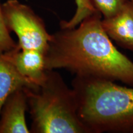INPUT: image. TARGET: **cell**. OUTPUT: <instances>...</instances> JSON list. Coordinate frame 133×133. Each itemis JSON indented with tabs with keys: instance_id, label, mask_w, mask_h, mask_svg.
<instances>
[{
	"instance_id": "cell-1",
	"label": "cell",
	"mask_w": 133,
	"mask_h": 133,
	"mask_svg": "<svg viewBox=\"0 0 133 133\" xmlns=\"http://www.w3.org/2000/svg\"><path fill=\"white\" fill-rule=\"evenodd\" d=\"M99 12L76 27L52 35L44 53L46 70L64 69L75 76L120 81L133 86V62L114 45Z\"/></svg>"
},
{
	"instance_id": "cell-2",
	"label": "cell",
	"mask_w": 133,
	"mask_h": 133,
	"mask_svg": "<svg viewBox=\"0 0 133 133\" xmlns=\"http://www.w3.org/2000/svg\"><path fill=\"white\" fill-rule=\"evenodd\" d=\"M71 85L79 118L91 133H133V86L80 76Z\"/></svg>"
},
{
	"instance_id": "cell-3",
	"label": "cell",
	"mask_w": 133,
	"mask_h": 133,
	"mask_svg": "<svg viewBox=\"0 0 133 133\" xmlns=\"http://www.w3.org/2000/svg\"><path fill=\"white\" fill-rule=\"evenodd\" d=\"M54 70L39 85L25 88L33 133H91L79 118L75 93Z\"/></svg>"
},
{
	"instance_id": "cell-4",
	"label": "cell",
	"mask_w": 133,
	"mask_h": 133,
	"mask_svg": "<svg viewBox=\"0 0 133 133\" xmlns=\"http://www.w3.org/2000/svg\"><path fill=\"white\" fill-rule=\"evenodd\" d=\"M1 6L8 30L17 36L18 47L44 54L52 35L48 32L43 20L30 6L18 0H8Z\"/></svg>"
},
{
	"instance_id": "cell-5",
	"label": "cell",
	"mask_w": 133,
	"mask_h": 133,
	"mask_svg": "<svg viewBox=\"0 0 133 133\" xmlns=\"http://www.w3.org/2000/svg\"><path fill=\"white\" fill-rule=\"evenodd\" d=\"M25 88L11 93L6 99L0 112V133H29L25 112L28 100Z\"/></svg>"
},
{
	"instance_id": "cell-6",
	"label": "cell",
	"mask_w": 133,
	"mask_h": 133,
	"mask_svg": "<svg viewBox=\"0 0 133 133\" xmlns=\"http://www.w3.org/2000/svg\"><path fill=\"white\" fill-rule=\"evenodd\" d=\"M22 76L33 85H39L46 76L44 54L33 49H21L17 46L3 53Z\"/></svg>"
},
{
	"instance_id": "cell-7",
	"label": "cell",
	"mask_w": 133,
	"mask_h": 133,
	"mask_svg": "<svg viewBox=\"0 0 133 133\" xmlns=\"http://www.w3.org/2000/svg\"><path fill=\"white\" fill-rule=\"evenodd\" d=\"M101 23L112 41L121 48L133 51V4L130 1L115 16L102 18Z\"/></svg>"
},
{
	"instance_id": "cell-8",
	"label": "cell",
	"mask_w": 133,
	"mask_h": 133,
	"mask_svg": "<svg viewBox=\"0 0 133 133\" xmlns=\"http://www.w3.org/2000/svg\"><path fill=\"white\" fill-rule=\"evenodd\" d=\"M35 86L22 76L3 53H0V112L11 93L19 88Z\"/></svg>"
},
{
	"instance_id": "cell-9",
	"label": "cell",
	"mask_w": 133,
	"mask_h": 133,
	"mask_svg": "<svg viewBox=\"0 0 133 133\" xmlns=\"http://www.w3.org/2000/svg\"><path fill=\"white\" fill-rule=\"evenodd\" d=\"M75 1L76 6L75 13L69 21L61 22V29H73L76 27L83 20L98 12L90 0H75Z\"/></svg>"
},
{
	"instance_id": "cell-10",
	"label": "cell",
	"mask_w": 133,
	"mask_h": 133,
	"mask_svg": "<svg viewBox=\"0 0 133 133\" xmlns=\"http://www.w3.org/2000/svg\"><path fill=\"white\" fill-rule=\"evenodd\" d=\"M95 9L107 19L115 16L129 0H90Z\"/></svg>"
},
{
	"instance_id": "cell-11",
	"label": "cell",
	"mask_w": 133,
	"mask_h": 133,
	"mask_svg": "<svg viewBox=\"0 0 133 133\" xmlns=\"http://www.w3.org/2000/svg\"><path fill=\"white\" fill-rule=\"evenodd\" d=\"M17 43L15 42L8 30L2 11V6L0 4V53H4L16 48Z\"/></svg>"
},
{
	"instance_id": "cell-12",
	"label": "cell",
	"mask_w": 133,
	"mask_h": 133,
	"mask_svg": "<svg viewBox=\"0 0 133 133\" xmlns=\"http://www.w3.org/2000/svg\"><path fill=\"white\" fill-rule=\"evenodd\" d=\"M129 1H130V2L133 4V0H129Z\"/></svg>"
}]
</instances>
